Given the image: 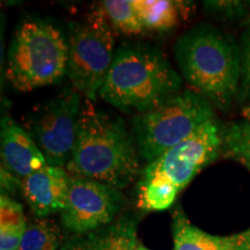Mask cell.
Wrapping results in <instances>:
<instances>
[{
    "label": "cell",
    "instance_id": "obj_16",
    "mask_svg": "<svg viewBox=\"0 0 250 250\" xmlns=\"http://www.w3.org/2000/svg\"><path fill=\"white\" fill-rule=\"evenodd\" d=\"M134 6L145 29L167 31L179 22L177 6L169 0H134Z\"/></svg>",
    "mask_w": 250,
    "mask_h": 250
},
{
    "label": "cell",
    "instance_id": "obj_11",
    "mask_svg": "<svg viewBox=\"0 0 250 250\" xmlns=\"http://www.w3.org/2000/svg\"><path fill=\"white\" fill-rule=\"evenodd\" d=\"M1 168L20 181L48 165L27 130L8 116L1 120Z\"/></svg>",
    "mask_w": 250,
    "mask_h": 250
},
{
    "label": "cell",
    "instance_id": "obj_17",
    "mask_svg": "<svg viewBox=\"0 0 250 250\" xmlns=\"http://www.w3.org/2000/svg\"><path fill=\"white\" fill-rule=\"evenodd\" d=\"M62 232L54 220L37 218L27 223L19 250H61Z\"/></svg>",
    "mask_w": 250,
    "mask_h": 250
},
{
    "label": "cell",
    "instance_id": "obj_14",
    "mask_svg": "<svg viewBox=\"0 0 250 250\" xmlns=\"http://www.w3.org/2000/svg\"><path fill=\"white\" fill-rule=\"evenodd\" d=\"M27 223L23 208L6 192L0 197V250H19Z\"/></svg>",
    "mask_w": 250,
    "mask_h": 250
},
{
    "label": "cell",
    "instance_id": "obj_13",
    "mask_svg": "<svg viewBox=\"0 0 250 250\" xmlns=\"http://www.w3.org/2000/svg\"><path fill=\"white\" fill-rule=\"evenodd\" d=\"M174 250H248V230L229 236L206 233L189 221L182 208L173 214Z\"/></svg>",
    "mask_w": 250,
    "mask_h": 250
},
{
    "label": "cell",
    "instance_id": "obj_12",
    "mask_svg": "<svg viewBox=\"0 0 250 250\" xmlns=\"http://www.w3.org/2000/svg\"><path fill=\"white\" fill-rule=\"evenodd\" d=\"M137 221L123 215L108 226L67 237L61 250H137Z\"/></svg>",
    "mask_w": 250,
    "mask_h": 250
},
{
    "label": "cell",
    "instance_id": "obj_7",
    "mask_svg": "<svg viewBox=\"0 0 250 250\" xmlns=\"http://www.w3.org/2000/svg\"><path fill=\"white\" fill-rule=\"evenodd\" d=\"M81 107V93L71 85L34 105L24 115L23 127L48 165L66 167L76 142Z\"/></svg>",
    "mask_w": 250,
    "mask_h": 250
},
{
    "label": "cell",
    "instance_id": "obj_10",
    "mask_svg": "<svg viewBox=\"0 0 250 250\" xmlns=\"http://www.w3.org/2000/svg\"><path fill=\"white\" fill-rule=\"evenodd\" d=\"M68 177L65 168L45 165L21 180V192L37 218L62 211L66 204Z\"/></svg>",
    "mask_w": 250,
    "mask_h": 250
},
{
    "label": "cell",
    "instance_id": "obj_21",
    "mask_svg": "<svg viewBox=\"0 0 250 250\" xmlns=\"http://www.w3.org/2000/svg\"><path fill=\"white\" fill-rule=\"evenodd\" d=\"M211 8H214L218 13L226 15H235L241 12L242 5L237 1H211L208 2Z\"/></svg>",
    "mask_w": 250,
    "mask_h": 250
},
{
    "label": "cell",
    "instance_id": "obj_2",
    "mask_svg": "<svg viewBox=\"0 0 250 250\" xmlns=\"http://www.w3.org/2000/svg\"><path fill=\"white\" fill-rule=\"evenodd\" d=\"M181 88L180 74L160 50L129 43L115 52L99 96L122 111L140 114L158 107Z\"/></svg>",
    "mask_w": 250,
    "mask_h": 250
},
{
    "label": "cell",
    "instance_id": "obj_23",
    "mask_svg": "<svg viewBox=\"0 0 250 250\" xmlns=\"http://www.w3.org/2000/svg\"><path fill=\"white\" fill-rule=\"evenodd\" d=\"M137 250H151V249L146 248V247H144V246H139L138 249H137Z\"/></svg>",
    "mask_w": 250,
    "mask_h": 250
},
{
    "label": "cell",
    "instance_id": "obj_22",
    "mask_svg": "<svg viewBox=\"0 0 250 250\" xmlns=\"http://www.w3.org/2000/svg\"><path fill=\"white\" fill-rule=\"evenodd\" d=\"M243 116H245V120H250V104L243 109Z\"/></svg>",
    "mask_w": 250,
    "mask_h": 250
},
{
    "label": "cell",
    "instance_id": "obj_4",
    "mask_svg": "<svg viewBox=\"0 0 250 250\" xmlns=\"http://www.w3.org/2000/svg\"><path fill=\"white\" fill-rule=\"evenodd\" d=\"M68 42L54 23L28 19L19 24L8 49L5 76L18 92L58 83L67 74Z\"/></svg>",
    "mask_w": 250,
    "mask_h": 250
},
{
    "label": "cell",
    "instance_id": "obj_19",
    "mask_svg": "<svg viewBox=\"0 0 250 250\" xmlns=\"http://www.w3.org/2000/svg\"><path fill=\"white\" fill-rule=\"evenodd\" d=\"M101 7L115 30L136 35L145 29L134 6V0H105Z\"/></svg>",
    "mask_w": 250,
    "mask_h": 250
},
{
    "label": "cell",
    "instance_id": "obj_8",
    "mask_svg": "<svg viewBox=\"0 0 250 250\" xmlns=\"http://www.w3.org/2000/svg\"><path fill=\"white\" fill-rule=\"evenodd\" d=\"M221 146L223 132L217 121L213 120L151 164H147L142 174L160 177L181 191L199 171L217 158Z\"/></svg>",
    "mask_w": 250,
    "mask_h": 250
},
{
    "label": "cell",
    "instance_id": "obj_5",
    "mask_svg": "<svg viewBox=\"0 0 250 250\" xmlns=\"http://www.w3.org/2000/svg\"><path fill=\"white\" fill-rule=\"evenodd\" d=\"M215 120L211 102L196 90H181L132 121L139 156L151 164L168 149Z\"/></svg>",
    "mask_w": 250,
    "mask_h": 250
},
{
    "label": "cell",
    "instance_id": "obj_18",
    "mask_svg": "<svg viewBox=\"0 0 250 250\" xmlns=\"http://www.w3.org/2000/svg\"><path fill=\"white\" fill-rule=\"evenodd\" d=\"M221 151L250 170V120L232 122L225 126Z\"/></svg>",
    "mask_w": 250,
    "mask_h": 250
},
{
    "label": "cell",
    "instance_id": "obj_9",
    "mask_svg": "<svg viewBox=\"0 0 250 250\" xmlns=\"http://www.w3.org/2000/svg\"><path fill=\"white\" fill-rule=\"evenodd\" d=\"M123 203L124 197L116 188L70 175L62 224L72 234L93 232L114 223Z\"/></svg>",
    "mask_w": 250,
    "mask_h": 250
},
{
    "label": "cell",
    "instance_id": "obj_15",
    "mask_svg": "<svg viewBox=\"0 0 250 250\" xmlns=\"http://www.w3.org/2000/svg\"><path fill=\"white\" fill-rule=\"evenodd\" d=\"M179 192L167 181L142 174L137 186L138 208L144 211H166L173 206Z\"/></svg>",
    "mask_w": 250,
    "mask_h": 250
},
{
    "label": "cell",
    "instance_id": "obj_1",
    "mask_svg": "<svg viewBox=\"0 0 250 250\" xmlns=\"http://www.w3.org/2000/svg\"><path fill=\"white\" fill-rule=\"evenodd\" d=\"M138 148L120 117L85 100L77 125L76 142L65 169L68 175L126 188L139 174Z\"/></svg>",
    "mask_w": 250,
    "mask_h": 250
},
{
    "label": "cell",
    "instance_id": "obj_20",
    "mask_svg": "<svg viewBox=\"0 0 250 250\" xmlns=\"http://www.w3.org/2000/svg\"><path fill=\"white\" fill-rule=\"evenodd\" d=\"M241 96L250 98V24L243 34L241 49Z\"/></svg>",
    "mask_w": 250,
    "mask_h": 250
},
{
    "label": "cell",
    "instance_id": "obj_6",
    "mask_svg": "<svg viewBox=\"0 0 250 250\" xmlns=\"http://www.w3.org/2000/svg\"><path fill=\"white\" fill-rule=\"evenodd\" d=\"M115 29L101 5L72 28L67 77L71 85L94 102L115 57Z\"/></svg>",
    "mask_w": 250,
    "mask_h": 250
},
{
    "label": "cell",
    "instance_id": "obj_24",
    "mask_svg": "<svg viewBox=\"0 0 250 250\" xmlns=\"http://www.w3.org/2000/svg\"><path fill=\"white\" fill-rule=\"evenodd\" d=\"M248 236H249V242H248V250H250V228L248 229Z\"/></svg>",
    "mask_w": 250,
    "mask_h": 250
},
{
    "label": "cell",
    "instance_id": "obj_3",
    "mask_svg": "<svg viewBox=\"0 0 250 250\" xmlns=\"http://www.w3.org/2000/svg\"><path fill=\"white\" fill-rule=\"evenodd\" d=\"M174 55L184 79L220 108L235 98L241 81V51L230 36L199 24L180 36Z\"/></svg>",
    "mask_w": 250,
    "mask_h": 250
}]
</instances>
